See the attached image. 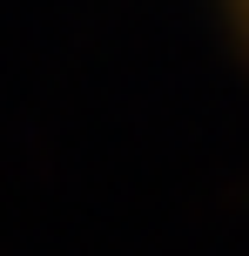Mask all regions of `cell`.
Returning a JSON list of instances; mask_svg holds the SVG:
<instances>
[{
	"label": "cell",
	"instance_id": "obj_1",
	"mask_svg": "<svg viewBox=\"0 0 249 256\" xmlns=\"http://www.w3.org/2000/svg\"><path fill=\"white\" fill-rule=\"evenodd\" d=\"M243 20H249V0H243Z\"/></svg>",
	"mask_w": 249,
	"mask_h": 256
}]
</instances>
